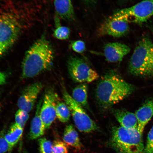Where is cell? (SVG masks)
Segmentation results:
<instances>
[{"mask_svg": "<svg viewBox=\"0 0 153 153\" xmlns=\"http://www.w3.org/2000/svg\"><path fill=\"white\" fill-rule=\"evenodd\" d=\"M53 58V48L43 35L27 51L22 64V77H35L48 70L52 65Z\"/></svg>", "mask_w": 153, "mask_h": 153, "instance_id": "cell-1", "label": "cell"}, {"mask_svg": "<svg viewBox=\"0 0 153 153\" xmlns=\"http://www.w3.org/2000/svg\"><path fill=\"white\" fill-rule=\"evenodd\" d=\"M134 89L132 85L118 74L111 72L103 76L97 85V98L101 108L107 109L128 97Z\"/></svg>", "mask_w": 153, "mask_h": 153, "instance_id": "cell-2", "label": "cell"}, {"mask_svg": "<svg viewBox=\"0 0 153 153\" xmlns=\"http://www.w3.org/2000/svg\"><path fill=\"white\" fill-rule=\"evenodd\" d=\"M110 143L117 153H145L142 134L137 129L114 127Z\"/></svg>", "mask_w": 153, "mask_h": 153, "instance_id": "cell-3", "label": "cell"}, {"mask_svg": "<svg viewBox=\"0 0 153 153\" xmlns=\"http://www.w3.org/2000/svg\"><path fill=\"white\" fill-rule=\"evenodd\" d=\"M129 70L134 76H153V43L148 38H143L137 44L130 60Z\"/></svg>", "mask_w": 153, "mask_h": 153, "instance_id": "cell-4", "label": "cell"}, {"mask_svg": "<svg viewBox=\"0 0 153 153\" xmlns=\"http://www.w3.org/2000/svg\"><path fill=\"white\" fill-rule=\"evenodd\" d=\"M20 30V22L13 15H0V57L14 45Z\"/></svg>", "mask_w": 153, "mask_h": 153, "instance_id": "cell-5", "label": "cell"}, {"mask_svg": "<svg viewBox=\"0 0 153 153\" xmlns=\"http://www.w3.org/2000/svg\"><path fill=\"white\" fill-rule=\"evenodd\" d=\"M63 98L70 111L76 127L82 132L88 133L98 129L96 123L89 117L83 107L74 100L65 89Z\"/></svg>", "mask_w": 153, "mask_h": 153, "instance_id": "cell-6", "label": "cell"}, {"mask_svg": "<svg viewBox=\"0 0 153 153\" xmlns=\"http://www.w3.org/2000/svg\"><path fill=\"white\" fill-rule=\"evenodd\" d=\"M114 15L128 22L141 24L153 16V0H143L131 7L119 10Z\"/></svg>", "mask_w": 153, "mask_h": 153, "instance_id": "cell-7", "label": "cell"}, {"mask_svg": "<svg viewBox=\"0 0 153 153\" xmlns=\"http://www.w3.org/2000/svg\"><path fill=\"white\" fill-rule=\"evenodd\" d=\"M68 66L71 77L76 82L89 83L99 77L97 72L79 57H71L68 60Z\"/></svg>", "mask_w": 153, "mask_h": 153, "instance_id": "cell-8", "label": "cell"}, {"mask_svg": "<svg viewBox=\"0 0 153 153\" xmlns=\"http://www.w3.org/2000/svg\"><path fill=\"white\" fill-rule=\"evenodd\" d=\"M128 23L125 19L120 18L114 15L101 25L98 31L99 35L111 36L116 38L122 37L129 30Z\"/></svg>", "mask_w": 153, "mask_h": 153, "instance_id": "cell-9", "label": "cell"}, {"mask_svg": "<svg viewBox=\"0 0 153 153\" xmlns=\"http://www.w3.org/2000/svg\"><path fill=\"white\" fill-rule=\"evenodd\" d=\"M57 95L51 89L46 92L43 100L40 115L46 129H48L56 117Z\"/></svg>", "mask_w": 153, "mask_h": 153, "instance_id": "cell-10", "label": "cell"}, {"mask_svg": "<svg viewBox=\"0 0 153 153\" xmlns=\"http://www.w3.org/2000/svg\"><path fill=\"white\" fill-rule=\"evenodd\" d=\"M43 85L41 82H37L28 85L23 91L18 101L19 109L29 113L34 107L38 95Z\"/></svg>", "mask_w": 153, "mask_h": 153, "instance_id": "cell-11", "label": "cell"}, {"mask_svg": "<svg viewBox=\"0 0 153 153\" xmlns=\"http://www.w3.org/2000/svg\"><path fill=\"white\" fill-rule=\"evenodd\" d=\"M131 50L127 45L123 43L114 42L107 43L104 47V54L107 61L111 62H121L124 56Z\"/></svg>", "mask_w": 153, "mask_h": 153, "instance_id": "cell-12", "label": "cell"}, {"mask_svg": "<svg viewBox=\"0 0 153 153\" xmlns=\"http://www.w3.org/2000/svg\"><path fill=\"white\" fill-rule=\"evenodd\" d=\"M137 122V129L141 134L153 115V98L147 101L135 113Z\"/></svg>", "mask_w": 153, "mask_h": 153, "instance_id": "cell-13", "label": "cell"}, {"mask_svg": "<svg viewBox=\"0 0 153 153\" xmlns=\"http://www.w3.org/2000/svg\"><path fill=\"white\" fill-rule=\"evenodd\" d=\"M42 102L43 101L41 99L37 104L35 116L32 120L29 136L30 139L32 140L37 139L42 136L45 133L46 129L40 115Z\"/></svg>", "mask_w": 153, "mask_h": 153, "instance_id": "cell-14", "label": "cell"}, {"mask_svg": "<svg viewBox=\"0 0 153 153\" xmlns=\"http://www.w3.org/2000/svg\"><path fill=\"white\" fill-rule=\"evenodd\" d=\"M113 113L121 127L128 129H137L138 122L135 114L122 110H114Z\"/></svg>", "mask_w": 153, "mask_h": 153, "instance_id": "cell-15", "label": "cell"}, {"mask_svg": "<svg viewBox=\"0 0 153 153\" xmlns=\"http://www.w3.org/2000/svg\"><path fill=\"white\" fill-rule=\"evenodd\" d=\"M54 4L57 14L61 18L65 20H73L74 12L71 0H54Z\"/></svg>", "mask_w": 153, "mask_h": 153, "instance_id": "cell-16", "label": "cell"}, {"mask_svg": "<svg viewBox=\"0 0 153 153\" xmlns=\"http://www.w3.org/2000/svg\"><path fill=\"white\" fill-rule=\"evenodd\" d=\"M63 139L66 144L79 150L82 148L78 133L71 124L67 126L65 128Z\"/></svg>", "mask_w": 153, "mask_h": 153, "instance_id": "cell-17", "label": "cell"}, {"mask_svg": "<svg viewBox=\"0 0 153 153\" xmlns=\"http://www.w3.org/2000/svg\"><path fill=\"white\" fill-rule=\"evenodd\" d=\"M23 132V129L16 123L11 126L9 131L5 135L6 140L9 145V152H11L13 148L19 142L22 137Z\"/></svg>", "mask_w": 153, "mask_h": 153, "instance_id": "cell-18", "label": "cell"}, {"mask_svg": "<svg viewBox=\"0 0 153 153\" xmlns=\"http://www.w3.org/2000/svg\"><path fill=\"white\" fill-rule=\"evenodd\" d=\"M72 97L74 101L82 107L89 109L87 84H81L74 88L72 91Z\"/></svg>", "mask_w": 153, "mask_h": 153, "instance_id": "cell-19", "label": "cell"}, {"mask_svg": "<svg viewBox=\"0 0 153 153\" xmlns=\"http://www.w3.org/2000/svg\"><path fill=\"white\" fill-rule=\"evenodd\" d=\"M71 112L65 102H57L56 105V115L58 120L66 123L70 119Z\"/></svg>", "mask_w": 153, "mask_h": 153, "instance_id": "cell-20", "label": "cell"}, {"mask_svg": "<svg viewBox=\"0 0 153 153\" xmlns=\"http://www.w3.org/2000/svg\"><path fill=\"white\" fill-rule=\"evenodd\" d=\"M54 31V37L59 40H66L69 37L70 31L69 28L66 27L57 25Z\"/></svg>", "mask_w": 153, "mask_h": 153, "instance_id": "cell-21", "label": "cell"}, {"mask_svg": "<svg viewBox=\"0 0 153 153\" xmlns=\"http://www.w3.org/2000/svg\"><path fill=\"white\" fill-rule=\"evenodd\" d=\"M29 117L28 113L25 111L19 109L15 114V123L24 129Z\"/></svg>", "mask_w": 153, "mask_h": 153, "instance_id": "cell-22", "label": "cell"}, {"mask_svg": "<svg viewBox=\"0 0 153 153\" xmlns=\"http://www.w3.org/2000/svg\"><path fill=\"white\" fill-rule=\"evenodd\" d=\"M40 153H53V143L45 137H42L38 140Z\"/></svg>", "mask_w": 153, "mask_h": 153, "instance_id": "cell-23", "label": "cell"}, {"mask_svg": "<svg viewBox=\"0 0 153 153\" xmlns=\"http://www.w3.org/2000/svg\"><path fill=\"white\" fill-rule=\"evenodd\" d=\"M53 153H68L66 144L60 140H55L53 143Z\"/></svg>", "mask_w": 153, "mask_h": 153, "instance_id": "cell-24", "label": "cell"}, {"mask_svg": "<svg viewBox=\"0 0 153 153\" xmlns=\"http://www.w3.org/2000/svg\"><path fill=\"white\" fill-rule=\"evenodd\" d=\"M71 47L73 50L75 52L81 53L85 50V45L83 41L78 40L72 42Z\"/></svg>", "mask_w": 153, "mask_h": 153, "instance_id": "cell-25", "label": "cell"}, {"mask_svg": "<svg viewBox=\"0 0 153 153\" xmlns=\"http://www.w3.org/2000/svg\"><path fill=\"white\" fill-rule=\"evenodd\" d=\"M145 153H153V126L148 134Z\"/></svg>", "mask_w": 153, "mask_h": 153, "instance_id": "cell-26", "label": "cell"}, {"mask_svg": "<svg viewBox=\"0 0 153 153\" xmlns=\"http://www.w3.org/2000/svg\"><path fill=\"white\" fill-rule=\"evenodd\" d=\"M5 135L3 131L0 133V153H5L9 151V145L6 140Z\"/></svg>", "mask_w": 153, "mask_h": 153, "instance_id": "cell-27", "label": "cell"}, {"mask_svg": "<svg viewBox=\"0 0 153 153\" xmlns=\"http://www.w3.org/2000/svg\"><path fill=\"white\" fill-rule=\"evenodd\" d=\"M7 76L3 72H0V85L4 84L6 82Z\"/></svg>", "mask_w": 153, "mask_h": 153, "instance_id": "cell-28", "label": "cell"}, {"mask_svg": "<svg viewBox=\"0 0 153 153\" xmlns=\"http://www.w3.org/2000/svg\"><path fill=\"white\" fill-rule=\"evenodd\" d=\"M86 1L88 2H93L95 0H85Z\"/></svg>", "mask_w": 153, "mask_h": 153, "instance_id": "cell-29", "label": "cell"}, {"mask_svg": "<svg viewBox=\"0 0 153 153\" xmlns=\"http://www.w3.org/2000/svg\"><path fill=\"white\" fill-rule=\"evenodd\" d=\"M1 105H0V111H1Z\"/></svg>", "mask_w": 153, "mask_h": 153, "instance_id": "cell-30", "label": "cell"}, {"mask_svg": "<svg viewBox=\"0 0 153 153\" xmlns=\"http://www.w3.org/2000/svg\"></svg>", "mask_w": 153, "mask_h": 153, "instance_id": "cell-31", "label": "cell"}]
</instances>
